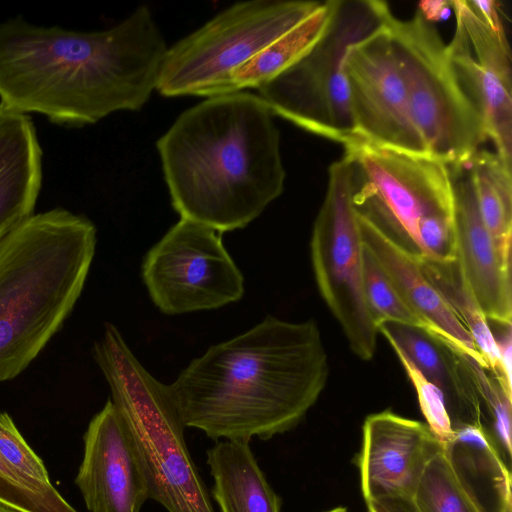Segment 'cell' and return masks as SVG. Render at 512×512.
<instances>
[{
  "instance_id": "cell-6",
  "label": "cell",
  "mask_w": 512,
  "mask_h": 512,
  "mask_svg": "<svg viewBox=\"0 0 512 512\" xmlns=\"http://www.w3.org/2000/svg\"><path fill=\"white\" fill-rule=\"evenodd\" d=\"M94 355L135 442L149 499L168 512H214L168 385L144 368L111 323L105 324Z\"/></svg>"
},
{
  "instance_id": "cell-29",
  "label": "cell",
  "mask_w": 512,
  "mask_h": 512,
  "mask_svg": "<svg viewBox=\"0 0 512 512\" xmlns=\"http://www.w3.org/2000/svg\"><path fill=\"white\" fill-rule=\"evenodd\" d=\"M0 457L22 475L51 483L43 461L27 444L7 413H0Z\"/></svg>"
},
{
  "instance_id": "cell-24",
  "label": "cell",
  "mask_w": 512,
  "mask_h": 512,
  "mask_svg": "<svg viewBox=\"0 0 512 512\" xmlns=\"http://www.w3.org/2000/svg\"><path fill=\"white\" fill-rule=\"evenodd\" d=\"M412 499L421 512H488L443 446L427 463Z\"/></svg>"
},
{
  "instance_id": "cell-7",
  "label": "cell",
  "mask_w": 512,
  "mask_h": 512,
  "mask_svg": "<svg viewBox=\"0 0 512 512\" xmlns=\"http://www.w3.org/2000/svg\"><path fill=\"white\" fill-rule=\"evenodd\" d=\"M391 12L380 0H335L320 38L296 62L258 87L273 115L343 146L356 140L344 75L353 45L382 28Z\"/></svg>"
},
{
  "instance_id": "cell-15",
  "label": "cell",
  "mask_w": 512,
  "mask_h": 512,
  "mask_svg": "<svg viewBox=\"0 0 512 512\" xmlns=\"http://www.w3.org/2000/svg\"><path fill=\"white\" fill-rule=\"evenodd\" d=\"M441 447L427 424L391 411L369 415L358 460L366 503L412 498L427 463Z\"/></svg>"
},
{
  "instance_id": "cell-32",
  "label": "cell",
  "mask_w": 512,
  "mask_h": 512,
  "mask_svg": "<svg viewBox=\"0 0 512 512\" xmlns=\"http://www.w3.org/2000/svg\"><path fill=\"white\" fill-rule=\"evenodd\" d=\"M368 512H421L412 498L391 497L367 502Z\"/></svg>"
},
{
  "instance_id": "cell-21",
  "label": "cell",
  "mask_w": 512,
  "mask_h": 512,
  "mask_svg": "<svg viewBox=\"0 0 512 512\" xmlns=\"http://www.w3.org/2000/svg\"><path fill=\"white\" fill-rule=\"evenodd\" d=\"M419 259L428 281L473 338L488 371L503 390L512 396V387L506 382L487 318L466 281L457 258L452 261H435L419 256Z\"/></svg>"
},
{
  "instance_id": "cell-31",
  "label": "cell",
  "mask_w": 512,
  "mask_h": 512,
  "mask_svg": "<svg viewBox=\"0 0 512 512\" xmlns=\"http://www.w3.org/2000/svg\"><path fill=\"white\" fill-rule=\"evenodd\" d=\"M470 9L499 37L507 38L500 16L498 2L494 0H467Z\"/></svg>"
},
{
  "instance_id": "cell-30",
  "label": "cell",
  "mask_w": 512,
  "mask_h": 512,
  "mask_svg": "<svg viewBox=\"0 0 512 512\" xmlns=\"http://www.w3.org/2000/svg\"><path fill=\"white\" fill-rule=\"evenodd\" d=\"M487 321L497 347L506 382L512 387V323Z\"/></svg>"
},
{
  "instance_id": "cell-17",
  "label": "cell",
  "mask_w": 512,
  "mask_h": 512,
  "mask_svg": "<svg viewBox=\"0 0 512 512\" xmlns=\"http://www.w3.org/2000/svg\"><path fill=\"white\" fill-rule=\"evenodd\" d=\"M363 244L408 307L426 328L483 368L487 366L473 338L423 273L419 255L358 215Z\"/></svg>"
},
{
  "instance_id": "cell-20",
  "label": "cell",
  "mask_w": 512,
  "mask_h": 512,
  "mask_svg": "<svg viewBox=\"0 0 512 512\" xmlns=\"http://www.w3.org/2000/svg\"><path fill=\"white\" fill-rule=\"evenodd\" d=\"M221 512H280V499L268 483L249 442L216 441L206 451Z\"/></svg>"
},
{
  "instance_id": "cell-27",
  "label": "cell",
  "mask_w": 512,
  "mask_h": 512,
  "mask_svg": "<svg viewBox=\"0 0 512 512\" xmlns=\"http://www.w3.org/2000/svg\"><path fill=\"white\" fill-rule=\"evenodd\" d=\"M363 283L366 303L375 325L381 320H392L426 328L424 322L401 298L365 246Z\"/></svg>"
},
{
  "instance_id": "cell-5",
  "label": "cell",
  "mask_w": 512,
  "mask_h": 512,
  "mask_svg": "<svg viewBox=\"0 0 512 512\" xmlns=\"http://www.w3.org/2000/svg\"><path fill=\"white\" fill-rule=\"evenodd\" d=\"M344 149L358 215L415 255L435 261L456 259L449 165L359 139Z\"/></svg>"
},
{
  "instance_id": "cell-22",
  "label": "cell",
  "mask_w": 512,
  "mask_h": 512,
  "mask_svg": "<svg viewBox=\"0 0 512 512\" xmlns=\"http://www.w3.org/2000/svg\"><path fill=\"white\" fill-rule=\"evenodd\" d=\"M469 166L482 219L503 264L511 269L512 166L496 152L481 149Z\"/></svg>"
},
{
  "instance_id": "cell-13",
  "label": "cell",
  "mask_w": 512,
  "mask_h": 512,
  "mask_svg": "<svg viewBox=\"0 0 512 512\" xmlns=\"http://www.w3.org/2000/svg\"><path fill=\"white\" fill-rule=\"evenodd\" d=\"M455 12L447 54L464 93L479 112L487 139L512 166V69L507 38L495 34L469 7L450 1Z\"/></svg>"
},
{
  "instance_id": "cell-34",
  "label": "cell",
  "mask_w": 512,
  "mask_h": 512,
  "mask_svg": "<svg viewBox=\"0 0 512 512\" xmlns=\"http://www.w3.org/2000/svg\"><path fill=\"white\" fill-rule=\"evenodd\" d=\"M0 512H14V511L0 505Z\"/></svg>"
},
{
  "instance_id": "cell-16",
  "label": "cell",
  "mask_w": 512,
  "mask_h": 512,
  "mask_svg": "<svg viewBox=\"0 0 512 512\" xmlns=\"http://www.w3.org/2000/svg\"><path fill=\"white\" fill-rule=\"evenodd\" d=\"M449 167L461 270L487 320L512 323L511 269L503 264L482 219L469 162Z\"/></svg>"
},
{
  "instance_id": "cell-3",
  "label": "cell",
  "mask_w": 512,
  "mask_h": 512,
  "mask_svg": "<svg viewBox=\"0 0 512 512\" xmlns=\"http://www.w3.org/2000/svg\"><path fill=\"white\" fill-rule=\"evenodd\" d=\"M157 150L175 211L219 233L247 226L284 189L279 129L251 93L209 97L187 109Z\"/></svg>"
},
{
  "instance_id": "cell-14",
  "label": "cell",
  "mask_w": 512,
  "mask_h": 512,
  "mask_svg": "<svg viewBox=\"0 0 512 512\" xmlns=\"http://www.w3.org/2000/svg\"><path fill=\"white\" fill-rule=\"evenodd\" d=\"M75 483L89 512H140L148 495L144 469L119 410L108 400L84 434Z\"/></svg>"
},
{
  "instance_id": "cell-33",
  "label": "cell",
  "mask_w": 512,
  "mask_h": 512,
  "mask_svg": "<svg viewBox=\"0 0 512 512\" xmlns=\"http://www.w3.org/2000/svg\"><path fill=\"white\" fill-rule=\"evenodd\" d=\"M327 512H347V510L345 508L338 507V508H334L332 510H329Z\"/></svg>"
},
{
  "instance_id": "cell-28",
  "label": "cell",
  "mask_w": 512,
  "mask_h": 512,
  "mask_svg": "<svg viewBox=\"0 0 512 512\" xmlns=\"http://www.w3.org/2000/svg\"><path fill=\"white\" fill-rule=\"evenodd\" d=\"M391 347L416 390L419 405L427 421V426L443 447L448 446L455 438V431L447 411L443 393L437 386L425 378L399 348L396 346Z\"/></svg>"
},
{
  "instance_id": "cell-10",
  "label": "cell",
  "mask_w": 512,
  "mask_h": 512,
  "mask_svg": "<svg viewBox=\"0 0 512 512\" xmlns=\"http://www.w3.org/2000/svg\"><path fill=\"white\" fill-rule=\"evenodd\" d=\"M310 255L319 293L351 351L363 361L371 360L378 331L364 294V244L345 155L329 167L327 190L312 229Z\"/></svg>"
},
{
  "instance_id": "cell-18",
  "label": "cell",
  "mask_w": 512,
  "mask_h": 512,
  "mask_svg": "<svg viewBox=\"0 0 512 512\" xmlns=\"http://www.w3.org/2000/svg\"><path fill=\"white\" fill-rule=\"evenodd\" d=\"M376 328L441 390L455 434L466 425L486 430L483 404L462 353L424 327L381 320Z\"/></svg>"
},
{
  "instance_id": "cell-4",
  "label": "cell",
  "mask_w": 512,
  "mask_h": 512,
  "mask_svg": "<svg viewBox=\"0 0 512 512\" xmlns=\"http://www.w3.org/2000/svg\"><path fill=\"white\" fill-rule=\"evenodd\" d=\"M96 228L65 209L33 214L0 241V381L23 371L79 298Z\"/></svg>"
},
{
  "instance_id": "cell-8",
  "label": "cell",
  "mask_w": 512,
  "mask_h": 512,
  "mask_svg": "<svg viewBox=\"0 0 512 512\" xmlns=\"http://www.w3.org/2000/svg\"><path fill=\"white\" fill-rule=\"evenodd\" d=\"M406 87L410 113L428 156L467 163L487 140L483 120L464 93L438 29L418 9L386 19Z\"/></svg>"
},
{
  "instance_id": "cell-9",
  "label": "cell",
  "mask_w": 512,
  "mask_h": 512,
  "mask_svg": "<svg viewBox=\"0 0 512 512\" xmlns=\"http://www.w3.org/2000/svg\"><path fill=\"white\" fill-rule=\"evenodd\" d=\"M322 1L251 0L225 9L167 49L157 88L167 97L236 92L232 77Z\"/></svg>"
},
{
  "instance_id": "cell-19",
  "label": "cell",
  "mask_w": 512,
  "mask_h": 512,
  "mask_svg": "<svg viewBox=\"0 0 512 512\" xmlns=\"http://www.w3.org/2000/svg\"><path fill=\"white\" fill-rule=\"evenodd\" d=\"M42 185V150L27 114L0 103V241L33 215Z\"/></svg>"
},
{
  "instance_id": "cell-12",
  "label": "cell",
  "mask_w": 512,
  "mask_h": 512,
  "mask_svg": "<svg viewBox=\"0 0 512 512\" xmlns=\"http://www.w3.org/2000/svg\"><path fill=\"white\" fill-rule=\"evenodd\" d=\"M344 75L357 139L380 148L427 155L411 117L405 83L386 23L350 47Z\"/></svg>"
},
{
  "instance_id": "cell-1",
  "label": "cell",
  "mask_w": 512,
  "mask_h": 512,
  "mask_svg": "<svg viewBox=\"0 0 512 512\" xmlns=\"http://www.w3.org/2000/svg\"><path fill=\"white\" fill-rule=\"evenodd\" d=\"M166 42L146 6L99 31L0 22V103L66 126L142 108L157 88Z\"/></svg>"
},
{
  "instance_id": "cell-25",
  "label": "cell",
  "mask_w": 512,
  "mask_h": 512,
  "mask_svg": "<svg viewBox=\"0 0 512 512\" xmlns=\"http://www.w3.org/2000/svg\"><path fill=\"white\" fill-rule=\"evenodd\" d=\"M0 505L14 512H77L51 483L22 475L1 457Z\"/></svg>"
},
{
  "instance_id": "cell-26",
  "label": "cell",
  "mask_w": 512,
  "mask_h": 512,
  "mask_svg": "<svg viewBox=\"0 0 512 512\" xmlns=\"http://www.w3.org/2000/svg\"><path fill=\"white\" fill-rule=\"evenodd\" d=\"M462 359L467 366L482 404L488 412V435L509 467L511 461V401L494 376L477 362L464 354ZM510 468V467H509Z\"/></svg>"
},
{
  "instance_id": "cell-2",
  "label": "cell",
  "mask_w": 512,
  "mask_h": 512,
  "mask_svg": "<svg viewBox=\"0 0 512 512\" xmlns=\"http://www.w3.org/2000/svg\"><path fill=\"white\" fill-rule=\"evenodd\" d=\"M329 376L317 323L268 315L193 359L168 385L185 427L215 441L268 440L298 425Z\"/></svg>"
},
{
  "instance_id": "cell-11",
  "label": "cell",
  "mask_w": 512,
  "mask_h": 512,
  "mask_svg": "<svg viewBox=\"0 0 512 512\" xmlns=\"http://www.w3.org/2000/svg\"><path fill=\"white\" fill-rule=\"evenodd\" d=\"M141 273L152 302L167 315L221 308L244 294V277L221 233L187 219L148 250Z\"/></svg>"
},
{
  "instance_id": "cell-23",
  "label": "cell",
  "mask_w": 512,
  "mask_h": 512,
  "mask_svg": "<svg viewBox=\"0 0 512 512\" xmlns=\"http://www.w3.org/2000/svg\"><path fill=\"white\" fill-rule=\"evenodd\" d=\"M334 1H322L307 18L236 69L232 77L235 91L258 88L296 62L325 31Z\"/></svg>"
}]
</instances>
